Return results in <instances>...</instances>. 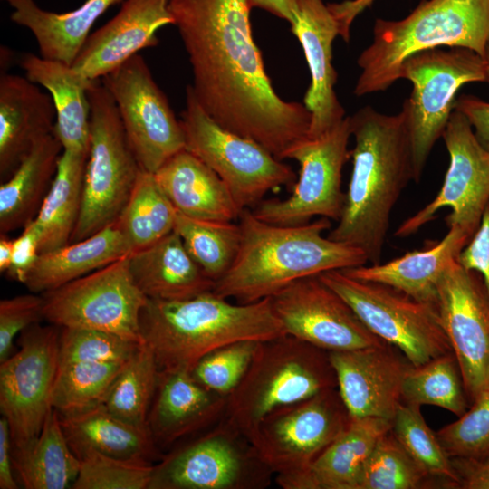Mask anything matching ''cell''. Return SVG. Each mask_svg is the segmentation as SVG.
<instances>
[{
	"mask_svg": "<svg viewBox=\"0 0 489 489\" xmlns=\"http://www.w3.org/2000/svg\"><path fill=\"white\" fill-rule=\"evenodd\" d=\"M101 80L115 102L128 143L141 170L154 174L185 149L180 120L176 118L139 53Z\"/></svg>",
	"mask_w": 489,
	"mask_h": 489,
	"instance_id": "5bb4252c",
	"label": "cell"
},
{
	"mask_svg": "<svg viewBox=\"0 0 489 489\" xmlns=\"http://www.w3.org/2000/svg\"><path fill=\"white\" fill-rule=\"evenodd\" d=\"M158 373L153 351L146 343L142 344L115 379L102 405L126 422L148 427Z\"/></svg>",
	"mask_w": 489,
	"mask_h": 489,
	"instance_id": "f35d334b",
	"label": "cell"
},
{
	"mask_svg": "<svg viewBox=\"0 0 489 489\" xmlns=\"http://www.w3.org/2000/svg\"><path fill=\"white\" fill-rule=\"evenodd\" d=\"M176 210L208 221L235 222L242 210L219 176L186 149L154 173Z\"/></svg>",
	"mask_w": 489,
	"mask_h": 489,
	"instance_id": "484cf974",
	"label": "cell"
},
{
	"mask_svg": "<svg viewBox=\"0 0 489 489\" xmlns=\"http://www.w3.org/2000/svg\"><path fill=\"white\" fill-rule=\"evenodd\" d=\"M141 345L101 331L62 328L58 368L79 362H124Z\"/></svg>",
	"mask_w": 489,
	"mask_h": 489,
	"instance_id": "ee69618b",
	"label": "cell"
},
{
	"mask_svg": "<svg viewBox=\"0 0 489 489\" xmlns=\"http://www.w3.org/2000/svg\"><path fill=\"white\" fill-rule=\"evenodd\" d=\"M73 489H149L154 467L149 461L124 460L97 452L79 457Z\"/></svg>",
	"mask_w": 489,
	"mask_h": 489,
	"instance_id": "7bdbcfd3",
	"label": "cell"
},
{
	"mask_svg": "<svg viewBox=\"0 0 489 489\" xmlns=\"http://www.w3.org/2000/svg\"><path fill=\"white\" fill-rule=\"evenodd\" d=\"M19 483L14 475L12 439L8 421L0 419V488L17 489Z\"/></svg>",
	"mask_w": 489,
	"mask_h": 489,
	"instance_id": "f5cc1de1",
	"label": "cell"
},
{
	"mask_svg": "<svg viewBox=\"0 0 489 489\" xmlns=\"http://www.w3.org/2000/svg\"><path fill=\"white\" fill-rule=\"evenodd\" d=\"M18 483L27 489L72 487L81 467L62 430L60 414L50 410L39 436L25 448L12 450Z\"/></svg>",
	"mask_w": 489,
	"mask_h": 489,
	"instance_id": "e575fe53",
	"label": "cell"
},
{
	"mask_svg": "<svg viewBox=\"0 0 489 489\" xmlns=\"http://www.w3.org/2000/svg\"><path fill=\"white\" fill-rule=\"evenodd\" d=\"M484 59L485 61V65H486V82H485L489 84V42L486 45Z\"/></svg>",
	"mask_w": 489,
	"mask_h": 489,
	"instance_id": "6f0895ef",
	"label": "cell"
},
{
	"mask_svg": "<svg viewBox=\"0 0 489 489\" xmlns=\"http://www.w3.org/2000/svg\"><path fill=\"white\" fill-rule=\"evenodd\" d=\"M391 427L388 419L351 418L304 472L277 484L283 489H357L366 460L379 438Z\"/></svg>",
	"mask_w": 489,
	"mask_h": 489,
	"instance_id": "83f0119b",
	"label": "cell"
},
{
	"mask_svg": "<svg viewBox=\"0 0 489 489\" xmlns=\"http://www.w3.org/2000/svg\"><path fill=\"white\" fill-rule=\"evenodd\" d=\"M188 55L192 91L220 126L283 160L309 138L311 113L274 91L255 44L247 0H169Z\"/></svg>",
	"mask_w": 489,
	"mask_h": 489,
	"instance_id": "6da1fadb",
	"label": "cell"
},
{
	"mask_svg": "<svg viewBox=\"0 0 489 489\" xmlns=\"http://www.w3.org/2000/svg\"><path fill=\"white\" fill-rule=\"evenodd\" d=\"M39 254V234L32 220L24 226L22 234L14 239L12 264L7 271L8 276L18 283H24Z\"/></svg>",
	"mask_w": 489,
	"mask_h": 489,
	"instance_id": "681fc988",
	"label": "cell"
},
{
	"mask_svg": "<svg viewBox=\"0 0 489 489\" xmlns=\"http://www.w3.org/2000/svg\"><path fill=\"white\" fill-rule=\"evenodd\" d=\"M420 408L402 402L392 419L391 432L429 475L458 488V476L452 459L442 446L436 433L425 421Z\"/></svg>",
	"mask_w": 489,
	"mask_h": 489,
	"instance_id": "60d3db41",
	"label": "cell"
},
{
	"mask_svg": "<svg viewBox=\"0 0 489 489\" xmlns=\"http://www.w3.org/2000/svg\"><path fill=\"white\" fill-rule=\"evenodd\" d=\"M457 261L465 269L481 275L489 303V204L477 230L459 254Z\"/></svg>",
	"mask_w": 489,
	"mask_h": 489,
	"instance_id": "c3c4849f",
	"label": "cell"
},
{
	"mask_svg": "<svg viewBox=\"0 0 489 489\" xmlns=\"http://www.w3.org/2000/svg\"><path fill=\"white\" fill-rule=\"evenodd\" d=\"M400 78L412 83L404 104L408 109L414 181L419 182L436 142L443 136L455 108V94L465 84L486 82L484 57L464 47L435 48L407 58Z\"/></svg>",
	"mask_w": 489,
	"mask_h": 489,
	"instance_id": "9c48e42d",
	"label": "cell"
},
{
	"mask_svg": "<svg viewBox=\"0 0 489 489\" xmlns=\"http://www.w3.org/2000/svg\"><path fill=\"white\" fill-rule=\"evenodd\" d=\"M329 355L350 417L392 421L403 402V381L412 365L406 356L389 343Z\"/></svg>",
	"mask_w": 489,
	"mask_h": 489,
	"instance_id": "ffe728a7",
	"label": "cell"
},
{
	"mask_svg": "<svg viewBox=\"0 0 489 489\" xmlns=\"http://www.w3.org/2000/svg\"><path fill=\"white\" fill-rule=\"evenodd\" d=\"M62 151L55 132L43 137L1 184V234L24 227L36 216L52 185Z\"/></svg>",
	"mask_w": 489,
	"mask_h": 489,
	"instance_id": "1f68e13d",
	"label": "cell"
},
{
	"mask_svg": "<svg viewBox=\"0 0 489 489\" xmlns=\"http://www.w3.org/2000/svg\"><path fill=\"white\" fill-rule=\"evenodd\" d=\"M88 96L89 153L81 213L70 243L112 225L127 204L141 171L115 102L101 79L91 82Z\"/></svg>",
	"mask_w": 489,
	"mask_h": 489,
	"instance_id": "52a82bcc",
	"label": "cell"
},
{
	"mask_svg": "<svg viewBox=\"0 0 489 489\" xmlns=\"http://www.w3.org/2000/svg\"><path fill=\"white\" fill-rule=\"evenodd\" d=\"M451 458L484 459L489 456V392L470 404L458 419L436 432Z\"/></svg>",
	"mask_w": 489,
	"mask_h": 489,
	"instance_id": "f6af8a7d",
	"label": "cell"
},
{
	"mask_svg": "<svg viewBox=\"0 0 489 489\" xmlns=\"http://www.w3.org/2000/svg\"><path fill=\"white\" fill-rule=\"evenodd\" d=\"M131 276L148 299L177 301L213 290L209 279L171 232L128 256Z\"/></svg>",
	"mask_w": 489,
	"mask_h": 489,
	"instance_id": "4316f807",
	"label": "cell"
},
{
	"mask_svg": "<svg viewBox=\"0 0 489 489\" xmlns=\"http://www.w3.org/2000/svg\"><path fill=\"white\" fill-rule=\"evenodd\" d=\"M169 0H123L117 14L91 34L72 67L94 81L120 67L139 51L158 44L157 32L173 24Z\"/></svg>",
	"mask_w": 489,
	"mask_h": 489,
	"instance_id": "44dd1931",
	"label": "cell"
},
{
	"mask_svg": "<svg viewBox=\"0 0 489 489\" xmlns=\"http://www.w3.org/2000/svg\"><path fill=\"white\" fill-rule=\"evenodd\" d=\"M228 300L213 291L185 300L148 299L140 331L160 371H191L204 356L223 346L287 334L271 298L251 303Z\"/></svg>",
	"mask_w": 489,
	"mask_h": 489,
	"instance_id": "277c9868",
	"label": "cell"
},
{
	"mask_svg": "<svg viewBox=\"0 0 489 489\" xmlns=\"http://www.w3.org/2000/svg\"><path fill=\"white\" fill-rule=\"evenodd\" d=\"M337 388L329 352L285 334L257 344L249 368L227 397V421L246 438L271 412Z\"/></svg>",
	"mask_w": 489,
	"mask_h": 489,
	"instance_id": "8992f818",
	"label": "cell"
},
{
	"mask_svg": "<svg viewBox=\"0 0 489 489\" xmlns=\"http://www.w3.org/2000/svg\"><path fill=\"white\" fill-rule=\"evenodd\" d=\"M174 231L214 283L229 270L240 248L241 228L235 222L200 220L177 212Z\"/></svg>",
	"mask_w": 489,
	"mask_h": 489,
	"instance_id": "74e56055",
	"label": "cell"
},
{
	"mask_svg": "<svg viewBox=\"0 0 489 489\" xmlns=\"http://www.w3.org/2000/svg\"><path fill=\"white\" fill-rule=\"evenodd\" d=\"M454 110L466 118L477 141L489 151V102L472 95H461L455 100Z\"/></svg>",
	"mask_w": 489,
	"mask_h": 489,
	"instance_id": "f907efd6",
	"label": "cell"
},
{
	"mask_svg": "<svg viewBox=\"0 0 489 489\" xmlns=\"http://www.w3.org/2000/svg\"><path fill=\"white\" fill-rule=\"evenodd\" d=\"M14 239L8 238L6 234L0 235V272L7 273L11 267Z\"/></svg>",
	"mask_w": 489,
	"mask_h": 489,
	"instance_id": "9f6ffc18",
	"label": "cell"
},
{
	"mask_svg": "<svg viewBox=\"0 0 489 489\" xmlns=\"http://www.w3.org/2000/svg\"><path fill=\"white\" fill-rule=\"evenodd\" d=\"M67 441L80 457L97 452L124 460L149 461L156 444L148 427L126 422L109 412L102 404L87 410L60 415Z\"/></svg>",
	"mask_w": 489,
	"mask_h": 489,
	"instance_id": "d6a6232c",
	"label": "cell"
},
{
	"mask_svg": "<svg viewBox=\"0 0 489 489\" xmlns=\"http://www.w3.org/2000/svg\"><path fill=\"white\" fill-rule=\"evenodd\" d=\"M402 401L418 407L436 406L461 417L470 404L454 352L411 365L404 378Z\"/></svg>",
	"mask_w": 489,
	"mask_h": 489,
	"instance_id": "8d00e7d4",
	"label": "cell"
},
{
	"mask_svg": "<svg viewBox=\"0 0 489 489\" xmlns=\"http://www.w3.org/2000/svg\"><path fill=\"white\" fill-rule=\"evenodd\" d=\"M34 324L21 332L20 349L0 363V410L9 424L12 450L29 446L53 408L60 331Z\"/></svg>",
	"mask_w": 489,
	"mask_h": 489,
	"instance_id": "9a60e30c",
	"label": "cell"
},
{
	"mask_svg": "<svg viewBox=\"0 0 489 489\" xmlns=\"http://www.w3.org/2000/svg\"><path fill=\"white\" fill-rule=\"evenodd\" d=\"M14 9L11 20L34 36L42 57L72 65L89 37L91 28L110 6L123 0H87L66 13L39 7L34 0H6Z\"/></svg>",
	"mask_w": 489,
	"mask_h": 489,
	"instance_id": "f546056e",
	"label": "cell"
},
{
	"mask_svg": "<svg viewBox=\"0 0 489 489\" xmlns=\"http://www.w3.org/2000/svg\"><path fill=\"white\" fill-rule=\"evenodd\" d=\"M286 333L328 352L388 343L319 275L304 277L271 297Z\"/></svg>",
	"mask_w": 489,
	"mask_h": 489,
	"instance_id": "d6986e66",
	"label": "cell"
},
{
	"mask_svg": "<svg viewBox=\"0 0 489 489\" xmlns=\"http://www.w3.org/2000/svg\"><path fill=\"white\" fill-rule=\"evenodd\" d=\"M350 117H345L321 136L292 147L285 158L294 159L300 166L292 194L284 199L263 200L251 209L253 214L278 225H302L314 216L338 222L345 203L341 178L343 166L350 157Z\"/></svg>",
	"mask_w": 489,
	"mask_h": 489,
	"instance_id": "4fadbf2b",
	"label": "cell"
},
{
	"mask_svg": "<svg viewBox=\"0 0 489 489\" xmlns=\"http://www.w3.org/2000/svg\"><path fill=\"white\" fill-rule=\"evenodd\" d=\"M367 328L398 349L414 366L453 351L436 307L389 286L352 278L341 270L319 274Z\"/></svg>",
	"mask_w": 489,
	"mask_h": 489,
	"instance_id": "30bf717a",
	"label": "cell"
},
{
	"mask_svg": "<svg viewBox=\"0 0 489 489\" xmlns=\"http://www.w3.org/2000/svg\"><path fill=\"white\" fill-rule=\"evenodd\" d=\"M257 344L244 340L218 348L204 356L191 374L208 390L227 398L246 373Z\"/></svg>",
	"mask_w": 489,
	"mask_h": 489,
	"instance_id": "bcb514c9",
	"label": "cell"
},
{
	"mask_svg": "<svg viewBox=\"0 0 489 489\" xmlns=\"http://www.w3.org/2000/svg\"><path fill=\"white\" fill-rule=\"evenodd\" d=\"M449 165L437 195L427 205L404 220L394 235L408 237L434 220L437 212L451 208L447 227H458L470 237L477 230L489 204V151L477 141L466 118L451 113L442 136Z\"/></svg>",
	"mask_w": 489,
	"mask_h": 489,
	"instance_id": "e0dca14e",
	"label": "cell"
},
{
	"mask_svg": "<svg viewBox=\"0 0 489 489\" xmlns=\"http://www.w3.org/2000/svg\"><path fill=\"white\" fill-rule=\"evenodd\" d=\"M272 473L227 419L155 465L149 489H245L266 486Z\"/></svg>",
	"mask_w": 489,
	"mask_h": 489,
	"instance_id": "2e32d148",
	"label": "cell"
},
{
	"mask_svg": "<svg viewBox=\"0 0 489 489\" xmlns=\"http://www.w3.org/2000/svg\"><path fill=\"white\" fill-rule=\"evenodd\" d=\"M43 296L22 294L0 302V363L12 355L14 340L43 319Z\"/></svg>",
	"mask_w": 489,
	"mask_h": 489,
	"instance_id": "7dc6e473",
	"label": "cell"
},
{
	"mask_svg": "<svg viewBox=\"0 0 489 489\" xmlns=\"http://www.w3.org/2000/svg\"><path fill=\"white\" fill-rule=\"evenodd\" d=\"M88 153L63 149L60 156L52 185L33 219L40 254L70 243L81 213Z\"/></svg>",
	"mask_w": 489,
	"mask_h": 489,
	"instance_id": "836d02e7",
	"label": "cell"
},
{
	"mask_svg": "<svg viewBox=\"0 0 489 489\" xmlns=\"http://www.w3.org/2000/svg\"><path fill=\"white\" fill-rule=\"evenodd\" d=\"M127 361L79 362L58 368L52 395L53 408L65 416L102 404Z\"/></svg>",
	"mask_w": 489,
	"mask_h": 489,
	"instance_id": "ab89813d",
	"label": "cell"
},
{
	"mask_svg": "<svg viewBox=\"0 0 489 489\" xmlns=\"http://www.w3.org/2000/svg\"><path fill=\"white\" fill-rule=\"evenodd\" d=\"M471 237L458 227H448L441 241L410 251L385 264L343 269L349 276L396 289L437 309V283L449 264L458 258Z\"/></svg>",
	"mask_w": 489,
	"mask_h": 489,
	"instance_id": "d4e9b609",
	"label": "cell"
},
{
	"mask_svg": "<svg viewBox=\"0 0 489 489\" xmlns=\"http://www.w3.org/2000/svg\"><path fill=\"white\" fill-rule=\"evenodd\" d=\"M437 311L471 404L489 392V303L481 275L453 261L437 283Z\"/></svg>",
	"mask_w": 489,
	"mask_h": 489,
	"instance_id": "ac0fdd59",
	"label": "cell"
},
{
	"mask_svg": "<svg viewBox=\"0 0 489 489\" xmlns=\"http://www.w3.org/2000/svg\"><path fill=\"white\" fill-rule=\"evenodd\" d=\"M128 256L43 293V319L56 327L101 331L144 344L140 314L148 298L131 276Z\"/></svg>",
	"mask_w": 489,
	"mask_h": 489,
	"instance_id": "7c38bea8",
	"label": "cell"
},
{
	"mask_svg": "<svg viewBox=\"0 0 489 489\" xmlns=\"http://www.w3.org/2000/svg\"><path fill=\"white\" fill-rule=\"evenodd\" d=\"M488 42L489 0H423L401 20L375 21L373 41L357 61L361 72L354 94L386 91L417 53L464 47L484 57Z\"/></svg>",
	"mask_w": 489,
	"mask_h": 489,
	"instance_id": "5b68a950",
	"label": "cell"
},
{
	"mask_svg": "<svg viewBox=\"0 0 489 489\" xmlns=\"http://www.w3.org/2000/svg\"><path fill=\"white\" fill-rule=\"evenodd\" d=\"M375 0H346L340 3L328 4L330 10L336 18L340 35L348 42L350 40V29L354 19L367 7L370 6Z\"/></svg>",
	"mask_w": 489,
	"mask_h": 489,
	"instance_id": "db71d44e",
	"label": "cell"
},
{
	"mask_svg": "<svg viewBox=\"0 0 489 489\" xmlns=\"http://www.w3.org/2000/svg\"><path fill=\"white\" fill-rule=\"evenodd\" d=\"M429 477L389 430L379 438L366 460L357 489L421 488Z\"/></svg>",
	"mask_w": 489,
	"mask_h": 489,
	"instance_id": "b9f144b4",
	"label": "cell"
},
{
	"mask_svg": "<svg viewBox=\"0 0 489 489\" xmlns=\"http://www.w3.org/2000/svg\"><path fill=\"white\" fill-rule=\"evenodd\" d=\"M238 224V254L212 290L238 303L271 298L304 277L368 264L359 247L323 236L331 226L326 217L298 225H278L258 219L251 209H244Z\"/></svg>",
	"mask_w": 489,
	"mask_h": 489,
	"instance_id": "3957f363",
	"label": "cell"
},
{
	"mask_svg": "<svg viewBox=\"0 0 489 489\" xmlns=\"http://www.w3.org/2000/svg\"><path fill=\"white\" fill-rule=\"evenodd\" d=\"M300 42L311 74L303 104L311 113L309 138L325 133L345 118L334 91L338 74L332 65V43L340 35L339 24L322 0H296L291 25Z\"/></svg>",
	"mask_w": 489,
	"mask_h": 489,
	"instance_id": "7402d4cb",
	"label": "cell"
},
{
	"mask_svg": "<svg viewBox=\"0 0 489 489\" xmlns=\"http://www.w3.org/2000/svg\"><path fill=\"white\" fill-rule=\"evenodd\" d=\"M251 8L258 7L278 18L287 21L291 25L295 21L296 0H247Z\"/></svg>",
	"mask_w": 489,
	"mask_h": 489,
	"instance_id": "11a10c76",
	"label": "cell"
},
{
	"mask_svg": "<svg viewBox=\"0 0 489 489\" xmlns=\"http://www.w3.org/2000/svg\"><path fill=\"white\" fill-rule=\"evenodd\" d=\"M227 398L212 392L191 371H160L148 417L155 444L170 445L225 413Z\"/></svg>",
	"mask_w": 489,
	"mask_h": 489,
	"instance_id": "cb8c5ba5",
	"label": "cell"
},
{
	"mask_svg": "<svg viewBox=\"0 0 489 489\" xmlns=\"http://www.w3.org/2000/svg\"><path fill=\"white\" fill-rule=\"evenodd\" d=\"M458 488L489 489V456L484 459L451 458Z\"/></svg>",
	"mask_w": 489,
	"mask_h": 489,
	"instance_id": "816d5d0a",
	"label": "cell"
},
{
	"mask_svg": "<svg viewBox=\"0 0 489 489\" xmlns=\"http://www.w3.org/2000/svg\"><path fill=\"white\" fill-rule=\"evenodd\" d=\"M355 146L345 203L328 237L361 249L369 264L381 263L392 210L414 181L408 109L382 114L367 105L350 117Z\"/></svg>",
	"mask_w": 489,
	"mask_h": 489,
	"instance_id": "7a4b0ae2",
	"label": "cell"
},
{
	"mask_svg": "<svg viewBox=\"0 0 489 489\" xmlns=\"http://www.w3.org/2000/svg\"><path fill=\"white\" fill-rule=\"evenodd\" d=\"M177 212L154 174L141 170L127 204L114 223L132 253L173 232Z\"/></svg>",
	"mask_w": 489,
	"mask_h": 489,
	"instance_id": "d590c367",
	"label": "cell"
},
{
	"mask_svg": "<svg viewBox=\"0 0 489 489\" xmlns=\"http://www.w3.org/2000/svg\"><path fill=\"white\" fill-rule=\"evenodd\" d=\"M185 149L225 182L239 208L253 209L265 195L296 181L292 168L256 141L216 122L197 101L190 85L180 114Z\"/></svg>",
	"mask_w": 489,
	"mask_h": 489,
	"instance_id": "ba28073f",
	"label": "cell"
},
{
	"mask_svg": "<svg viewBox=\"0 0 489 489\" xmlns=\"http://www.w3.org/2000/svg\"><path fill=\"white\" fill-rule=\"evenodd\" d=\"M56 110L51 95L25 76H0V176L7 179L37 140L53 133Z\"/></svg>",
	"mask_w": 489,
	"mask_h": 489,
	"instance_id": "603a6c76",
	"label": "cell"
},
{
	"mask_svg": "<svg viewBox=\"0 0 489 489\" xmlns=\"http://www.w3.org/2000/svg\"><path fill=\"white\" fill-rule=\"evenodd\" d=\"M18 64L25 77L51 95L56 110L54 132L63 149L88 151L90 144V101L88 80L67 63L24 53Z\"/></svg>",
	"mask_w": 489,
	"mask_h": 489,
	"instance_id": "f1b7e54d",
	"label": "cell"
},
{
	"mask_svg": "<svg viewBox=\"0 0 489 489\" xmlns=\"http://www.w3.org/2000/svg\"><path fill=\"white\" fill-rule=\"evenodd\" d=\"M350 419L338 388H331L273 410L247 439L278 482L304 472Z\"/></svg>",
	"mask_w": 489,
	"mask_h": 489,
	"instance_id": "8fae6325",
	"label": "cell"
},
{
	"mask_svg": "<svg viewBox=\"0 0 489 489\" xmlns=\"http://www.w3.org/2000/svg\"><path fill=\"white\" fill-rule=\"evenodd\" d=\"M131 253L115 223L92 235L42 253L24 283L34 293L50 292Z\"/></svg>",
	"mask_w": 489,
	"mask_h": 489,
	"instance_id": "4dcf8cb0",
	"label": "cell"
}]
</instances>
